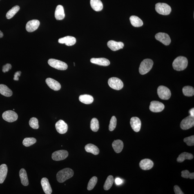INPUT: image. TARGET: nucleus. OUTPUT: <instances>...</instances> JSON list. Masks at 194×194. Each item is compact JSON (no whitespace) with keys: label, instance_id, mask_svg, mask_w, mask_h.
<instances>
[{"label":"nucleus","instance_id":"11","mask_svg":"<svg viewBox=\"0 0 194 194\" xmlns=\"http://www.w3.org/2000/svg\"><path fill=\"white\" fill-rule=\"evenodd\" d=\"M155 37L157 40L165 45H169L171 43V39L169 35L166 33L159 32L156 34Z\"/></svg>","mask_w":194,"mask_h":194},{"label":"nucleus","instance_id":"19","mask_svg":"<svg viewBox=\"0 0 194 194\" xmlns=\"http://www.w3.org/2000/svg\"><path fill=\"white\" fill-rule=\"evenodd\" d=\"M41 185L45 193L46 194H52V190L49 180L46 178H43L41 179Z\"/></svg>","mask_w":194,"mask_h":194},{"label":"nucleus","instance_id":"15","mask_svg":"<svg viewBox=\"0 0 194 194\" xmlns=\"http://www.w3.org/2000/svg\"><path fill=\"white\" fill-rule=\"evenodd\" d=\"M130 124L131 127L135 132L140 131L141 126V121L139 118L137 117H132L130 119Z\"/></svg>","mask_w":194,"mask_h":194},{"label":"nucleus","instance_id":"20","mask_svg":"<svg viewBox=\"0 0 194 194\" xmlns=\"http://www.w3.org/2000/svg\"><path fill=\"white\" fill-rule=\"evenodd\" d=\"M154 166L153 161L149 159L142 160L139 163V166L141 169L146 170L151 169Z\"/></svg>","mask_w":194,"mask_h":194},{"label":"nucleus","instance_id":"40","mask_svg":"<svg viewBox=\"0 0 194 194\" xmlns=\"http://www.w3.org/2000/svg\"><path fill=\"white\" fill-rule=\"evenodd\" d=\"M182 173V176L183 178H190L191 179H194V173H190L188 170H184L181 172Z\"/></svg>","mask_w":194,"mask_h":194},{"label":"nucleus","instance_id":"16","mask_svg":"<svg viewBox=\"0 0 194 194\" xmlns=\"http://www.w3.org/2000/svg\"><path fill=\"white\" fill-rule=\"evenodd\" d=\"M58 42L62 44L65 43L67 46H71L75 44L76 40L75 37L72 36H67L60 38L58 40Z\"/></svg>","mask_w":194,"mask_h":194},{"label":"nucleus","instance_id":"25","mask_svg":"<svg viewBox=\"0 0 194 194\" xmlns=\"http://www.w3.org/2000/svg\"><path fill=\"white\" fill-rule=\"evenodd\" d=\"M85 149L88 153H91L94 155H98L100 151L97 147L92 144H89L85 146Z\"/></svg>","mask_w":194,"mask_h":194},{"label":"nucleus","instance_id":"24","mask_svg":"<svg viewBox=\"0 0 194 194\" xmlns=\"http://www.w3.org/2000/svg\"><path fill=\"white\" fill-rule=\"evenodd\" d=\"M8 168L6 164H3L0 166V184H3L6 178Z\"/></svg>","mask_w":194,"mask_h":194},{"label":"nucleus","instance_id":"8","mask_svg":"<svg viewBox=\"0 0 194 194\" xmlns=\"http://www.w3.org/2000/svg\"><path fill=\"white\" fill-rule=\"evenodd\" d=\"M194 126V117L191 115L185 118L181 121L180 127L183 130H187Z\"/></svg>","mask_w":194,"mask_h":194},{"label":"nucleus","instance_id":"23","mask_svg":"<svg viewBox=\"0 0 194 194\" xmlns=\"http://www.w3.org/2000/svg\"><path fill=\"white\" fill-rule=\"evenodd\" d=\"M90 5L96 11H100L103 8V4L100 0H90Z\"/></svg>","mask_w":194,"mask_h":194},{"label":"nucleus","instance_id":"7","mask_svg":"<svg viewBox=\"0 0 194 194\" xmlns=\"http://www.w3.org/2000/svg\"><path fill=\"white\" fill-rule=\"evenodd\" d=\"M108 83L110 88L117 90L121 89L124 85L121 79L115 77L110 78L109 79Z\"/></svg>","mask_w":194,"mask_h":194},{"label":"nucleus","instance_id":"12","mask_svg":"<svg viewBox=\"0 0 194 194\" xmlns=\"http://www.w3.org/2000/svg\"><path fill=\"white\" fill-rule=\"evenodd\" d=\"M164 105L159 101H153L150 103V109L154 113H158L162 112L164 109Z\"/></svg>","mask_w":194,"mask_h":194},{"label":"nucleus","instance_id":"14","mask_svg":"<svg viewBox=\"0 0 194 194\" xmlns=\"http://www.w3.org/2000/svg\"><path fill=\"white\" fill-rule=\"evenodd\" d=\"M40 24V21L37 19H33L29 21L26 25V28L27 31L30 32L35 31L38 28Z\"/></svg>","mask_w":194,"mask_h":194},{"label":"nucleus","instance_id":"13","mask_svg":"<svg viewBox=\"0 0 194 194\" xmlns=\"http://www.w3.org/2000/svg\"><path fill=\"white\" fill-rule=\"evenodd\" d=\"M56 129L60 134H63L67 131L68 126L64 121L62 120H60L55 124Z\"/></svg>","mask_w":194,"mask_h":194},{"label":"nucleus","instance_id":"1","mask_svg":"<svg viewBox=\"0 0 194 194\" xmlns=\"http://www.w3.org/2000/svg\"><path fill=\"white\" fill-rule=\"evenodd\" d=\"M74 175L73 170L69 168H66L61 170L57 174V180L59 183H62L69 179Z\"/></svg>","mask_w":194,"mask_h":194},{"label":"nucleus","instance_id":"31","mask_svg":"<svg viewBox=\"0 0 194 194\" xmlns=\"http://www.w3.org/2000/svg\"><path fill=\"white\" fill-rule=\"evenodd\" d=\"M193 158V156L192 154L184 152L179 155L177 159V161L179 163H182L185 160H192Z\"/></svg>","mask_w":194,"mask_h":194},{"label":"nucleus","instance_id":"43","mask_svg":"<svg viewBox=\"0 0 194 194\" xmlns=\"http://www.w3.org/2000/svg\"><path fill=\"white\" fill-rule=\"evenodd\" d=\"M174 191L175 194H184L182 190L178 186H175L174 187Z\"/></svg>","mask_w":194,"mask_h":194},{"label":"nucleus","instance_id":"10","mask_svg":"<svg viewBox=\"0 0 194 194\" xmlns=\"http://www.w3.org/2000/svg\"><path fill=\"white\" fill-rule=\"evenodd\" d=\"M68 156V153L66 150H60L54 152L52 157L53 160L59 161L66 159Z\"/></svg>","mask_w":194,"mask_h":194},{"label":"nucleus","instance_id":"37","mask_svg":"<svg viewBox=\"0 0 194 194\" xmlns=\"http://www.w3.org/2000/svg\"><path fill=\"white\" fill-rule=\"evenodd\" d=\"M30 126L34 129H37L39 128V121L38 119L35 117H32L30 119L29 122Z\"/></svg>","mask_w":194,"mask_h":194},{"label":"nucleus","instance_id":"46","mask_svg":"<svg viewBox=\"0 0 194 194\" xmlns=\"http://www.w3.org/2000/svg\"><path fill=\"white\" fill-rule=\"evenodd\" d=\"M189 113L190 114V115L194 117V108L191 109L189 111Z\"/></svg>","mask_w":194,"mask_h":194},{"label":"nucleus","instance_id":"17","mask_svg":"<svg viewBox=\"0 0 194 194\" xmlns=\"http://www.w3.org/2000/svg\"><path fill=\"white\" fill-rule=\"evenodd\" d=\"M107 45L109 48L113 51L123 49L124 46V43L121 42H117L114 40L109 41Z\"/></svg>","mask_w":194,"mask_h":194},{"label":"nucleus","instance_id":"29","mask_svg":"<svg viewBox=\"0 0 194 194\" xmlns=\"http://www.w3.org/2000/svg\"><path fill=\"white\" fill-rule=\"evenodd\" d=\"M130 19L132 25L134 27H139L143 25L142 20L137 16H132L130 17Z\"/></svg>","mask_w":194,"mask_h":194},{"label":"nucleus","instance_id":"34","mask_svg":"<svg viewBox=\"0 0 194 194\" xmlns=\"http://www.w3.org/2000/svg\"><path fill=\"white\" fill-rule=\"evenodd\" d=\"M183 92L185 96L192 97L194 95V88L191 86H184L183 88Z\"/></svg>","mask_w":194,"mask_h":194},{"label":"nucleus","instance_id":"18","mask_svg":"<svg viewBox=\"0 0 194 194\" xmlns=\"http://www.w3.org/2000/svg\"><path fill=\"white\" fill-rule=\"evenodd\" d=\"M46 82L48 86L54 91H58L61 89V85L55 79L48 78L46 79Z\"/></svg>","mask_w":194,"mask_h":194},{"label":"nucleus","instance_id":"39","mask_svg":"<svg viewBox=\"0 0 194 194\" xmlns=\"http://www.w3.org/2000/svg\"><path fill=\"white\" fill-rule=\"evenodd\" d=\"M117 120L115 117H112L110 120L109 125V130L110 131H113L115 130L117 126Z\"/></svg>","mask_w":194,"mask_h":194},{"label":"nucleus","instance_id":"45","mask_svg":"<svg viewBox=\"0 0 194 194\" xmlns=\"http://www.w3.org/2000/svg\"><path fill=\"white\" fill-rule=\"evenodd\" d=\"M115 183L116 184L119 185H120L122 184L123 181L120 178H117L115 179Z\"/></svg>","mask_w":194,"mask_h":194},{"label":"nucleus","instance_id":"35","mask_svg":"<svg viewBox=\"0 0 194 194\" xmlns=\"http://www.w3.org/2000/svg\"><path fill=\"white\" fill-rule=\"evenodd\" d=\"M90 127L94 132H97L99 128V121L96 118H93L91 121Z\"/></svg>","mask_w":194,"mask_h":194},{"label":"nucleus","instance_id":"27","mask_svg":"<svg viewBox=\"0 0 194 194\" xmlns=\"http://www.w3.org/2000/svg\"><path fill=\"white\" fill-rule=\"evenodd\" d=\"M19 175L22 184L25 186H28L29 182L26 170L24 169H21L20 170Z\"/></svg>","mask_w":194,"mask_h":194},{"label":"nucleus","instance_id":"21","mask_svg":"<svg viewBox=\"0 0 194 194\" xmlns=\"http://www.w3.org/2000/svg\"><path fill=\"white\" fill-rule=\"evenodd\" d=\"M90 61L93 64L101 66H107L110 64L109 61L105 58H92L91 59Z\"/></svg>","mask_w":194,"mask_h":194},{"label":"nucleus","instance_id":"22","mask_svg":"<svg viewBox=\"0 0 194 194\" xmlns=\"http://www.w3.org/2000/svg\"><path fill=\"white\" fill-rule=\"evenodd\" d=\"M65 14L64 9L62 5H58L56 7L55 12V17L57 20H61L64 19Z\"/></svg>","mask_w":194,"mask_h":194},{"label":"nucleus","instance_id":"3","mask_svg":"<svg viewBox=\"0 0 194 194\" xmlns=\"http://www.w3.org/2000/svg\"><path fill=\"white\" fill-rule=\"evenodd\" d=\"M153 61L151 59H146L141 63L139 67V72L141 75H144L149 72L153 67Z\"/></svg>","mask_w":194,"mask_h":194},{"label":"nucleus","instance_id":"47","mask_svg":"<svg viewBox=\"0 0 194 194\" xmlns=\"http://www.w3.org/2000/svg\"><path fill=\"white\" fill-rule=\"evenodd\" d=\"M3 37V32L0 30V38L2 37Z\"/></svg>","mask_w":194,"mask_h":194},{"label":"nucleus","instance_id":"33","mask_svg":"<svg viewBox=\"0 0 194 194\" xmlns=\"http://www.w3.org/2000/svg\"><path fill=\"white\" fill-rule=\"evenodd\" d=\"M114 182V177L112 175H109L107 178L104 186V188L106 191L109 190L111 188Z\"/></svg>","mask_w":194,"mask_h":194},{"label":"nucleus","instance_id":"9","mask_svg":"<svg viewBox=\"0 0 194 194\" xmlns=\"http://www.w3.org/2000/svg\"><path fill=\"white\" fill-rule=\"evenodd\" d=\"M2 118L4 120L8 122H13L17 121L18 116L16 112L12 110H8L3 114Z\"/></svg>","mask_w":194,"mask_h":194},{"label":"nucleus","instance_id":"32","mask_svg":"<svg viewBox=\"0 0 194 194\" xmlns=\"http://www.w3.org/2000/svg\"><path fill=\"white\" fill-rule=\"evenodd\" d=\"M20 9V7L18 5H16L14 6L12 9L9 10L7 12L6 15V17L7 19H12L14 16L19 11Z\"/></svg>","mask_w":194,"mask_h":194},{"label":"nucleus","instance_id":"38","mask_svg":"<svg viewBox=\"0 0 194 194\" xmlns=\"http://www.w3.org/2000/svg\"><path fill=\"white\" fill-rule=\"evenodd\" d=\"M97 182V178L96 177H92L89 182L88 186V191L93 189Z\"/></svg>","mask_w":194,"mask_h":194},{"label":"nucleus","instance_id":"30","mask_svg":"<svg viewBox=\"0 0 194 194\" xmlns=\"http://www.w3.org/2000/svg\"><path fill=\"white\" fill-rule=\"evenodd\" d=\"M79 99L81 102L86 104H91L94 101L93 97L91 95L87 94L80 96Z\"/></svg>","mask_w":194,"mask_h":194},{"label":"nucleus","instance_id":"2","mask_svg":"<svg viewBox=\"0 0 194 194\" xmlns=\"http://www.w3.org/2000/svg\"><path fill=\"white\" fill-rule=\"evenodd\" d=\"M188 63V60L186 57L179 56L174 61L173 63V68L177 71H182L187 67Z\"/></svg>","mask_w":194,"mask_h":194},{"label":"nucleus","instance_id":"4","mask_svg":"<svg viewBox=\"0 0 194 194\" xmlns=\"http://www.w3.org/2000/svg\"><path fill=\"white\" fill-rule=\"evenodd\" d=\"M155 10L158 13L163 15H168L172 11L169 5L165 3H159L155 5Z\"/></svg>","mask_w":194,"mask_h":194},{"label":"nucleus","instance_id":"6","mask_svg":"<svg viewBox=\"0 0 194 194\" xmlns=\"http://www.w3.org/2000/svg\"><path fill=\"white\" fill-rule=\"evenodd\" d=\"M157 94L160 98L164 100H168L171 96V91L168 88L164 86H160L157 88Z\"/></svg>","mask_w":194,"mask_h":194},{"label":"nucleus","instance_id":"5","mask_svg":"<svg viewBox=\"0 0 194 194\" xmlns=\"http://www.w3.org/2000/svg\"><path fill=\"white\" fill-rule=\"evenodd\" d=\"M48 63L51 67L59 70H66L68 68V65L66 63L58 60L50 59Z\"/></svg>","mask_w":194,"mask_h":194},{"label":"nucleus","instance_id":"28","mask_svg":"<svg viewBox=\"0 0 194 194\" xmlns=\"http://www.w3.org/2000/svg\"><path fill=\"white\" fill-rule=\"evenodd\" d=\"M0 94L5 97H9L12 95L13 92L6 85L0 84Z\"/></svg>","mask_w":194,"mask_h":194},{"label":"nucleus","instance_id":"41","mask_svg":"<svg viewBox=\"0 0 194 194\" xmlns=\"http://www.w3.org/2000/svg\"><path fill=\"white\" fill-rule=\"evenodd\" d=\"M184 142L188 146H193L194 145V136L186 137L184 139Z\"/></svg>","mask_w":194,"mask_h":194},{"label":"nucleus","instance_id":"36","mask_svg":"<svg viewBox=\"0 0 194 194\" xmlns=\"http://www.w3.org/2000/svg\"><path fill=\"white\" fill-rule=\"evenodd\" d=\"M37 139L33 137L26 138L23 141L22 144L25 147H29L35 144Z\"/></svg>","mask_w":194,"mask_h":194},{"label":"nucleus","instance_id":"44","mask_svg":"<svg viewBox=\"0 0 194 194\" xmlns=\"http://www.w3.org/2000/svg\"><path fill=\"white\" fill-rule=\"evenodd\" d=\"M21 71H17L14 74L13 79L14 81H19V77L21 76Z\"/></svg>","mask_w":194,"mask_h":194},{"label":"nucleus","instance_id":"26","mask_svg":"<svg viewBox=\"0 0 194 194\" xmlns=\"http://www.w3.org/2000/svg\"><path fill=\"white\" fill-rule=\"evenodd\" d=\"M112 147L116 153H119L122 151L124 147V144L122 141L119 139L115 140L112 143Z\"/></svg>","mask_w":194,"mask_h":194},{"label":"nucleus","instance_id":"42","mask_svg":"<svg viewBox=\"0 0 194 194\" xmlns=\"http://www.w3.org/2000/svg\"><path fill=\"white\" fill-rule=\"evenodd\" d=\"M12 68V66L10 64H7L3 67L2 71L4 73H5L6 72H8L9 70H11Z\"/></svg>","mask_w":194,"mask_h":194}]
</instances>
